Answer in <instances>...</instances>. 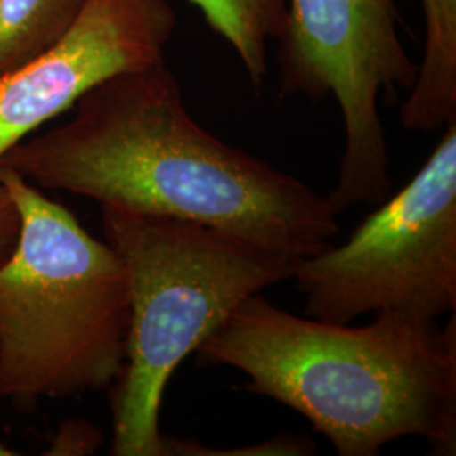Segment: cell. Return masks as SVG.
Masks as SVG:
<instances>
[{
  "label": "cell",
  "instance_id": "cell-1",
  "mask_svg": "<svg viewBox=\"0 0 456 456\" xmlns=\"http://www.w3.org/2000/svg\"><path fill=\"white\" fill-rule=\"evenodd\" d=\"M71 110L11 147L0 167L43 190L190 220L296 259L340 232L326 196L203 129L166 61L98 83Z\"/></svg>",
  "mask_w": 456,
  "mask_h": 456
},
{
  "label": "cell",
  "instance_id": "cell-2",
  "mask_svg": "<svg viewBox=\"0 0 456 456\" xmlns=\"http://www.w3.org/2000/svg\"><path fill=\"white\" fill-rule=\"evenodd\" d=\"M370 325L297 316L247 297L196 350L200 365L248 377L247 391L303 414L340 456L418 436L456 453V316L448 325L375 313Z\"/></svg>",
  "mask_w": 456,
  "mask_h": 456
},
{
  "label": "cell",
  "instance_id": "cell-3",
  "mask_svg": "<svg viewBox=\"0 0 456 456\" xmlns=\"http://www.w3.org/2000/svg\"><path fill=\"white\" fill-rule=\"evenodd\" d=\"M0 183L20 216L16 247L0 264V401L29 411L112 387L131 323L124 264L16 171L0 167Z\"/></svg>",
  "mask_w": 456,
  "mask_h": 456
},
{
  "label": "cell",
  "instance_id": "cell-4",
  "mask_svg": "<svg viewBox=\"0 0 456 456\" xmlns=\"http://www.w3.org/2000/svg\"><path fill=\"white\" fill-rule=\"evenodd\" d=\"M100 210L105 242L124 264L131 291L110 455L167 456L159 411L171 375L247 297L294 277L301 259L190 220Z\"/></svg>",
  "mask_w": 456,
  "mask_h": 456
},
{
  "label": "cell",
  "instance_id": "cell-5",
  "mask_svg": "<svg viewBox=\"0 0 456 456\" xmlns=\"http://www.w3.org/2000/svg\"><path fill=\"white\" fill-rule=\"evenodd\" d=\"M305 314L346 325L392 311L438 320L456 308V118L423 167L350 239L301 259Z\"/></svg>",
  "mask_w": 456,
  "mask_h": 456
},
{
  "label": "cell",
  "instance_id": "cell-6",
  "mask_svg": "<svg viewBox=\"0 0 456 456\" xmlns=\"http://www.w3.org/2000/svg\"><path fill=\"white\" fill-rule=\"evenodd\" d=\"M277 45L281 94L333 97L340 109L345 147L328 203L338 215L379 205L391 190L379 102L418 75L394 0H288Z\"/></svg>",
  "mask_w": 456,
  "mask_h": 456
},
{
  "label": "cell",
  "instance_id": "cell-7",
  "mask_svg": "<svg viewBox=\"0 0 456 456\" xmlns=\"http://www.w3.org/2000/svg\"><path fill=\"white\" fill-rule=\"evenodd\" d=\"M175 29L166 0H86L58 45L0 75V158L98 83L164 63Z\"/></svg>",
  "mask_w": 456,
  "mask_h": 456
},
{
  "label": "cell",
  "instance_id": "cell-8",
  "mask_svg": "<svg viewBox=\"0 0 456 456\" xmlns=\"http://www.w3.org/2000/svg\"><path fill=\"white\" fill-rule=\"evenodd\" d=\"M423 60L399 117L404 129L435 132L456 118V0H419Z\"/></svg>",
  "mask_w": 456,
  "mask_h": 456
},
{
  "label": "cell",
  "instance_id": "cell-9",
  "mask_svg": "<svg viewBox=\"0 0 456 456\" xmlns=\"http://www.w3.org/2000/svg\"><path fill=\"white\" fill-rule=\"evenodd\" d=\"M201 12L244 66L257 94L267 77L269 45L279 41L288 16V0H188Z\"/></svg>",
  "mask_w": 456,
  "mask_h": 456
},
{
  "label": "cell",
  "instance_id": "cell-10",
  "mask_svg": "<svg viewBox=\"0 0 456 456\" xmlns=\"http://www.w3.org/2000/svg\"><path fill=\"white\" fill-rule=\"evenodd\" d=\"M86 0H0V75L58 45Z\"/></svg>",
  "mask_w": 456,
  "mask_h": 456
},
{
  "label": "cell",
  "instance_id": "cell-11",
  "mask_svg": "<svg viewBox=\"0 0 456 456\" xmlns=\"http://www.w3.org/2000/svg\"><path fill=\"white\" fill-rule=\"evenodd\" d=\"M103 444V433L86 419H68L49 436L46 456L94 455Z\"/></svg>",
  "mask_w": 456,
  "mask_h": 456
},
{
  "label": "cell",
  "instance_id": "cell-12",
  "mask_svg": "<svg viewBox=\"0 0 456 456\" xmlns=\"http://www.w3.org/2000/svg\"><path fill=\"white\" fill-rule=\"evenodd\" d=\"M20 216L7 188L0 183V264L9 259L17 244Z\"/></svg>",
  "mask_w": 456,
  "mask_h": 456
},
{
  "label": "cell",
  "instance_id": "cell-13",
  "mask_svg": "<svg viewBox=\"0 0 456 456\" xmlns=\"http://www.w3.org/2000/svg\"><path fill=\"white\" fill-rule=\"evenodd\" d=\"M19 455V452L16 450H12V448H9V446H5L4 443H0V456H16Z\"/></svg>",
  "mask_w": 456,
  "mask_h": 456
}]
</instances>
